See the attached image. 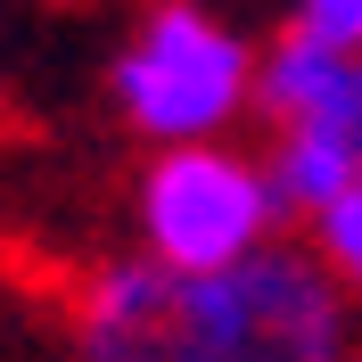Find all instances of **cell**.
Segmentation results:
<instances>
[{
    "label": "cell",
    "mask_w": 362,
    "mask_h": 362,
    "mask_svg": "<svg viewBox=\"0 0 362 362\" xmlns=\"http://www.w3.org/2000/svg\"><path fill=\"white\" fill-rule=\"evenodd\" d=\"M305 255H313V264L338 280L346 305L362 296V181L346 189V198H329L313 223H305Z\"/></svg>",
    "instance_id": "5b68a950"
},
{
    "label": "cell",
    "mask_w": 362,
    "mask_h": 362,
    "mask_svg": "<svg viewBox=\"0 0 362 362\" xmlns=\"http://www.w3.org/2000/svg\"><path fill=\"white\" fill-rule=\"evenodd\" d=\"M74 362H354V305L305 247L239 272H165L148 255L90 264L66 296Z\"/></svg>",
    "instance_id": "6da1fadb"
},
{
    "label": "cell",
    "mask_w": 362,
    "mask_h": 362,
    "mask_svg": "<svg viewBox=\"0 0 362 362\" xmlns=\"http://www.w3.org/2000/svg\"><path fill=\"white\" fill-rule=\"evenodd\" d=\"M132 223H140V255L165 272H239L255 264L280 223L272 173L255 148L239 140H198V148H157L132 181Z\"/></svg>",
    "instance_id": "277c9868"
},
{
    "label": "cell",
    "mask_w": 362,
    "mask_h": 362,
    "mask_svg": "<svg viewBox=\"0 0 362 362\" xmlns=\"http://www.w3.org/2000/svg\"><path fill=\"white\" fill-rule=\"evenodd\" d=\"M354 362H362V354H354Z\"/></svg>",
    "instance_id": "52a82bcc"
},
{
    "label": "cell",
    "mask_w": 362,
    "mask_h": 362,
    "mask_svg": "<svg viewBox=\"0 0 362 362\" xmlns=\"http://www.w3.org/2000/svg\"><path fill=\"white\" fill-rule=\"evenodd\" d=\"M288 25H305L313 42H338L362 58V0H288Z\"/></svg>",
    "instance_id": "8992f818"
},
{
    "label": "cell",
    "mask_w": 362,
    "mask_h": 362,
    "mask_svg": "<svg viewBox=\"0 0 362 362\" xmlns=\"http://www.w3.org/2000/svg\"><path fill=\"white\" fill-rule=\"evenodd\" d=\"M255 74L264 49L206 0H148L124 33L107 66L115 115L157 148H198V140H230L239 115H255Z\"/></svg>",
    "instance_id": "7a4b0ae2"
},
{
    "label": "cell",
    "mask_w": 362,
    "mask_h": 362,
    "mask_svg": "<svg viewBox=\"0 0 362 362\" xmlns=\"http://www.w3.org/2000/svg\"><path fill=\"white\" fill-rule=\"evenodd\" d=\"M255 115H272V198L280 214L313 223L329 198L362 181V58L338 42H313L305 25H280L264 42L255 74Z\"/></svg>",
    "instance_id": "3957f363"
}]
</instances>
